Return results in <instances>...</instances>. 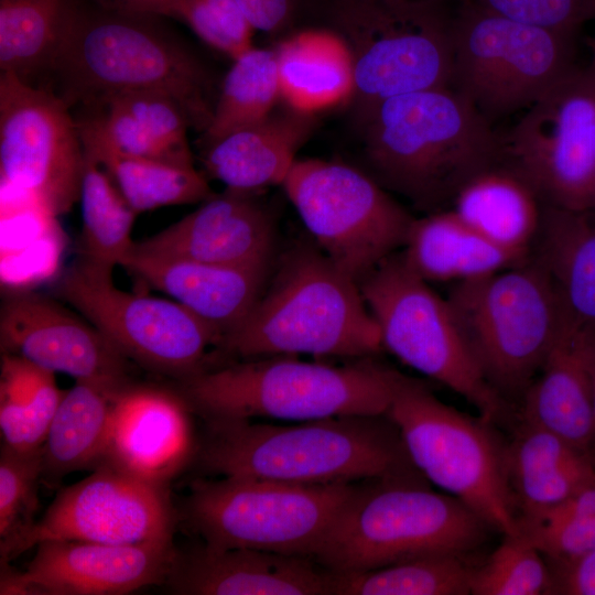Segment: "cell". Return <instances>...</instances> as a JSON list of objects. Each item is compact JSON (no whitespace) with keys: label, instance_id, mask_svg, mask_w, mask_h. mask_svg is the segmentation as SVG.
Returning a JSON list of instances; mask_svg holds the SVG:
<instances>
[{"label":"cell","instance_id":"1","mask_svg":"<svg viewBox=\"0 0 595 595\" xmlns=\"http://www.w3.org/2000/svg\"><path fill=\"white\" fill-rule=\"evenodd\" d=\"M203 422L193 463L204 475L296 484L424 478L387 414L294 424Z\"/></svg>","mask_w":595,"mask_h":595},{"label":"cell","instance_id":"2","mask_svg":"<svg viewBox=\"0 0 595 595\" xmlns=\"http://www.w3.org/2000/svg\"><path fill=\"white\" fill-rule=\"evenodd\" d=\"M361 125L378 178L431 213L501 160L491 123L451 86L391 97Z\"/></svg>","mask_w":595,"mask_h":595},{"label":"cell","instance_id":"3","mask_svg":"<svg viewBox=\"0 0 595 595\" xmlns=\"http://www.w3.org/2000/svg\"><path fill=\"white\" fill-rule=\"evenodd\" d=\"M156 17L75 6L50 74L71 107L89 98L130 90L171 96L191 128L203 133L218 96L199 57L153 21Z\"/></svg>","mask_w":595,"mask_h":595},{"label":"cell","instance_id":"4","mask_svg":"<svg viewBox=\"0 0 595 595\" xmlns=\"http://www.w3.org/2000/svg\"><path fill=\"white\" fill-rule=\"evenodd\" d=\"M402 375L371 357L331 365L275 355L207 367L172 387L203 421L302 422L386 414Z\"/></svg>","mask_w":595,"mask_h":595},{"label":"cell","instance_id":"5","mask_svg":"<svg viewBox=\"0 0 595 595\" xmlns=\"http://www.w3.org/2000/svg\"><path fill=\"white\" fill-rule=\"evenodd\" d=\"M217 348L242 359L299 354L360 359L377 355L382 343L359 284L305 242L283 256L269 288Z\"/></svg>","mask_w":595,"mask_h":595},{"label":"cell","instance_id":"6","mask_svg":"<svg viewBox=\"0 0 595 595\" xmlns=\"http://www.w3.org/2000/svg\"><path fill=\"white\" fill-rule=\"evenodd\" d=\"M424 478L367 479L314 560L334 572H363L433 555L466 556L493 529Z\"/></svg>","mask_w":595,"mask_h":595},{"label":"cell","instance_id":"7","mask_svg":"<svg viewBox=\"0 0 595 595\" xmlns=\"http://www.w3.org/2000/svg\"><path fill=\"white\" fill-rule=\"evenodd\" d=\"M456 1H316L314 12L351 56L360 123L391 97L452 85Z\"/></svg>","mask_w":595,"mask_h":595},{"label":"cell","instance_id":"8","mask_svg":"<svg viewBox=\"0 0 595 595\" xmlns=\"http://www.w3.org/2000/svg\"><path fill=\"white\" fill-rule=\"evenodd\" d=\"M361 482L296 484L250 477H197L181 516L204 543L314 560Z\"/></svg>","mask_w":595,"mask_h":595},{"label":"cell","instance_id":"9","mask_svg":"<svg viewBox=\"0 0 595 595\" xmlns=\"http://www.w3.org/2000/svg\"><path fill=\"white\" fill-rule=\"evenodd\" d=\"M446 300L485 379L501 397L523 394L570 320L530 259L455 283Z\"/></svg>","mask_w":595,"mask_h":595},{"label":"cell","instance_id":"10","mask_svg":"<svg viewBox=\"0 0 595 595\" xmlns=\"http://www.w3.org/2000/svg\"><path fill=\"white\" fill-rule=\"evenodd\" d=\"M416 469L504 536L520 534L506 468V444L493 423L441 401L425 383L402 375L386 413Z\"/></svg>","mask_w":595,"mask_h":595},{"label":"cell","instance_id":"11","mask_svg":"<svg viewBox=\"0 0 595 595\" xmlns=\"http://www.w3.org/2000/svg\"><path fill=\"white\" fill-rule=\"evenodd\" d=\"M574 39L457 0L451 87L491 123L531 106L576 67Z\"/></svg>","mask_w":595,"mask_h":595},{"label":"cell","instance_id":"12","mask_svg":"<svg viewBox=\"0 0 595 595\" xmlns=\"http://www.w3.org/2000/svg\"><path fill=\"white\" fill-rule=\"evenodd\" d=\"M359 289L379 326L382 348L458 393L488 422L502 416V397L485 379L447 300L402 255L386 258Z\"/></svg>","mask_w":595,"mask_h":595},{"label":"cell","instance_id":"13","mask_svg":"<svg viewBox=\"0 0 595 595\" xmlns=\"http://www.w3.org/2000/svg\"><path fill=\"white\" fill-rule=\"evenodd\" d=\"M113 268L78 256L58 279L56 295L149 371L178 380L207 368L208 348L220 334L174 300L120 290Z\"/></svg>","mask_w":595,"mask_h":595},{"label":"cell","instance_id":"14","mask_svg":"<svg viewBox=\"0 0 595 595\" xmlns=\"http://www.w3.org/2000/svg\"><path fill=\"white\" fill-rule=\"evenodd\" d=\"M283 190L317 247L358 284L404 245L414 218L365 173L296 160Z\"/></svg>","mask_w":595,"mask_h":595},{"label":"cell","instance_id":"15","mask_svg":"<svg viewBox=\"0 0 595 595\" xmlns=\"http://www.w3.org/2000/svg\"><path fill=\"white\" fill-rule=\"evenodd\" d=\"M501 161L541 202L589 210L595 180V75L574 67L537 101L505 138Z\"/></svg>","mask_w":595,"mask_h":595},{"label":"cell","instance_id":"16","mask_svg":"<svg viewBox=\"0 0 595 595\" xmlns=\"http://www.w3.org/2000/svg\"><path fill=\"white\" fill-rule=\"evenodd\" d=\"M85 150L69 106L54 90L0 73V170L46 215L80 198Z\"/></svg>","mask_w":595,"mask_h":595},{"label":"cell","instance_id":"17","mask_svg":"<svg viewBox=\"0 0 595 595\" xmlns=\"http://www.w3.org/2000/svg\"><path fill=\"white\" fill-rule=\"evenodd\" d=\"M178 512L169 487L107 464L61 489L44 515L19 541L12 560L45 540L110 544L173 541Z\"/></svg>","mask_w":595,"mask_h":595},{"label":"cell","instance_id":"18","mask_svg":"<svg viewBox=\"0 0 595 595\" xmlns=\"http://www.w3.org/2000/svg\"><path fill=\"white\" fill-rule=\"evenodd\" d=\"M25 571L1 563V595H122L163 584L173 541L110 544L45 540Z\"/></svg>","mask_w":595,"mask_h":595},{"label":"cell","instance_id":"19","mask_svg":"<svg viewBox=\"0 0 595 595\" xmlns=\"http://www.w3.org/2000/svg\"><path fill=\"white\" fill-rule=\"evenodd\" d=\"M0 346L2 353L75 381H131L130 361L94 325L42 294L20 292L3 299Z\"/></svg>","mask_w":595,"mask_h":595},{"label":"cell","instance_id":"20","mask_svg":"<svg viewBox=\"0 0 595 595\" xmlns=\"http://www.w3.org/2000/svg\"><path fill=\"white\" fill-rule=\"evenodd\" d=\"M193 415L173 387L131 380L115 394L107 441L98 465L107 464L142 480L169 487L193 462L197 443Z\"/></svg>","mask_w":595,"mask_h":595},{"label":"cell","instance_id":"21","mask_svg":"<svg viewBox=\"0 0 595 595\" xmlns=\"http://www.w3.org/2000/svg\"><path fill=\"white\" fill-rule=\"evenodd\" d=\"M275 229L255 192L226 188L149 238L131 252L224 266L272 262Z\"/></svg>","mask_w":595,"mask_h":595},{"label":"cell","instance_id":"22","mask_svg":"<svg viewBox=\"0 0 595 595\" xmlns=\"http://www.w3.org/2000/svg\"><path fill=\"white\" fill-rule=\"evenodd\" d=\"M163 584L178 595H329L327 570L311 558L204 542L175 548Z\"/></svg>","mask_w":595,"mask_h":595},{"label":"cell","instance_id":"23","mask_svg":"<svg viewBox=\"0 0 595 595\" xmlns=\"http://www.w3.org/2000/svg\"><path fill=\"white\" fill-rule=\"evenodd\" d=\"M83 145L194 166L188 118L171 96L148 90L116 91L71 107Z\"/></svg>","mask_w":595,"mask_h":595},{"label":"cell","instance_id":"24","mask_svg":"<svg viewBox=\"0 0 595 595\" xmlns=\"http://www.w3.org/2000/svg\"><path fill=\"white\" fill-rule=\"evenodd\" d=\"M121 266L213 326L220 337L250 312L271 269V263L224 266L137 252Z\"/></svg>","mask_w":595,"mask_h":595},{"label":"cell","instance_id":"25","mask_svg":"<svg viewBox=\"0 0 595 595\" xmlns=\"http://www.w3.org/2000/svg\"><path fill=\"white\" fill-rule=\"evenodd\" d=\"M521 397L520 420L559 435L589 457L594 408L587 327L569 320Z\"/></svg>","mask_w":595,"mask_h":595},{"label":"cell","instance_id":"26","mask_svg":"<svg viewBox=\"0 0 595 595\" xmlns=\"http://www.w3.org/2000/svg\"><path fill=\"white\" fill-rule=\"evenodd\" d=\"M314 115L286 106L202 148L206 174L226 188L257 192L284 182L313 129Z\"/></svg>","mask_w":595,"mask_h":595},{"label":"cell","instance_id":"27","mask_svg":"<svg viewBox=\"0 0 595 595\" xmlns=\"http://www.w3.org/2000/svg\"><path fill=\"white\" fill-rule=\"evenodd\" d=\"M506 468L519 523L539 519L595 479L586 454L523 420L506 444Z\"/></svg>","mask_w":595,"mask_h":595},{"label":"cell","instance_id":"28","mask_svg":"<svg viewBox=\"0 0 595 595\" xmlns=\"http://www.w3.org/2000/svg\"><path fill=\"white\" fill-rule=\"evenodd\" d=\"M529 259L551 281L567 316L595 328V219L543 204Z\"/></svg>","mask_w":595,"mask_h":595},{"label":"cell","instance_id":"29","mask_svg":"<svg viewBox=\"0 0 595 595\" xmlns=\"http://www.w3.org/2000/svg\"><path fill=\"white\" fill-rule=\"evenodd\" d=\"M452 210L496 246L529 259L543 203L513 169L499 162L466 182Z\"/></svg>","mask_w":595,"mask_h":595},{"label":"cell","instance_id":"30","mask_svg":"<svg viewBox=\"0 0 595 595\" xmlns=\"http://www.w3.org/2000/svg\"><path fill=\"white\" fill-rule=\"evenodd\" d=\"M403 247L404 262L426 282L474 280L528 260L490 242L452 209L414 219Z\"/></svg>","mask_w":595,"mask_h":595},{"label":"cell","instance_id":"31","mask_svg":"<svg viewBox=\"0 0 595 595\" xmlns=\"http://www.w3.org/2000/svg\"><path fill=\"white\" fill-rule=\"evenodd\" d=\"M125 385L77 380L64 392L40 450L46 486H56L73 472L96 468L106 445L115 394Z\"/></svg>","mask_w":595,"mask_h":595},{"label":"cell","instance_id":"32","mask_svg":"<svg viewBox=\"0 0 595 595\" xmlns=\"http://www.w3.org/2000/svg\"><path fill=\"white\" fill-rule=\"evenodd\" d=\"M281 99L314 115L351 99L354 72L349 51L331 30L299 32L277 47Z\"/></svg>","mask_w":595,"mask_h":595},{"label":"cell","instance_id":"33","mask_svg":"<svg viewBox=\"0 0 595 595\" xmlns=\"http://www.w3.org/2000/svg\"><path fill=\"white\" fill-rule=\"evenodd\" d=\"M72 0H0V71L34 84L50 74L74 11Z\"/></svg>","mask_w":595,"mask_h":595},{"label":"cell","instance_id":"34","mask_svg":"<svg viewBox=\"0 0 595 595\" xmlns=\"http://www.w3.org/2000/svg\"><path fill=\"white\" fill-rule=\"evenodd\" d=\"M65 391L55 374L2 353L0 429L2 444L20 453L40 451Z\"/></svg>","mask_w":595,"mask_h":595},{"label":"cell","instance_id":"35","mask_svg":"<svg viewBox=\"0 0 595 595\" xmlns=\"http://www.w3.org/2000/svg\"><path fill=\"white\" fill-rule=\"evenodd\" d=\"M138 213L171 205L202 203L214 193L204 174L152 159L121 154L100 145H84Z\"/></svg>","mask_w":595,"mask_h":595},{"label":"cell","instance_id":"36","mask_svg":"<svg viewBox=\"0 0 595 595\" xmlns=\"http://www.w3.org/2000/svg\"><path fill=\"white\" fill-rule=\"evenodd\" d=\"M281 99L275 48L252 46L232 60L218 91L213 118L201 136L206 147L267 118Z\"/></svg>","mask_w":595,"mask_h":595},{"label":"cell","instance_id":"37","mask_svg":"<svg viewBox=\"0 0 595 595\" xmlns=\"http://www.w3.org/2000/svg\"><path fill=\"white\" fill-rule=\"evenodd\" d=\"M465 556L433 555L363 572L327 570L329 595H468Z\"/></svg>","mask_w":595,"mask_h":595},{"label":"cell","instance_id":"38","mask_svg":"<svg viewBox=\"0 0 595 595\" xmlns=\"http://www.w3.org/2000/svg\"><path fill=\"white\" fill-rule=\"evenodd\" d=\"M80 188L83 227L79 255L111 267L130 255L134 220L139 215L105 169L86 154Z\"/></svg>","mask_w":595,"mask_h":595},{"label":"cell","instance_id":"39","mask_svg":"<svg viewBox=\"0 0 595 595\" xmlns=\"http://www.w3.org/2000/svg\"><path fill=\"white\" fill-rule=\"evenodd\" d=\"M552 591L548 561L522 533L504 536L486 561L470 569L472 595H542Z\"/></svg>","mask_w":595,"mask_h":595},{"label":"cell","instance_id":"40","mask_svg":"<svg viewBox=\"0 0 595 595\" xmlns=\"http://www.w3.org/2000/svg\"><path fill=\"white\" fill-rule=\"evenodd\" d=\"M42 482L40 451L20 453L1 444L0 563L12 561L19 541L37 520V490Z\"/></svg>","mask_w":595,"mask_h":595},{"label":"cell","instance_id":"41","mask_svg":"<svg viewBox=\"0 0 595 595\" xmlns=\"http://www.w3.org/2000/svg\"><path fill=\"white\" fill-rule=\"evenodd\" d=\"M180 20L231 60L253 46L255 29L236 0H182Z\"/></svg>","mask_w":595,"mask_h":595},{"label":"cell","instance_id":"42","mask_svg":"<svg viewBox=\"0 0 595 595\" xmlns=\"http://www.w3.org/2000/svg\"><path fill=\"white\" fill-rule=\"evenodd\" d=\"M505 18L576 34L580 26L595 18L594 0H467Z\"/></svg>","mask_w":595,"mask_h":595},{"label":"cell","instance_id":"43","mask_svg":"<svg viewBox=\"0 0 595 595\" xmlns=\"http://www.w3.org/2000/svg\"><path fill=\"white\" fill-rule=\"evenodd\" d=\"M550 566L577 560L595 550V516L552 527H521Z\"/></svg>","mask_w":595,"mask_h":595},{"label":"cell","instance_id":"44","mask_svg":"<svg viewBox=\"0 0 595 595\" xmlns=\"http://www.w3.org/2000/svg\"><path fill=\"white\" fill-rule=\"evenodd\" d=\"M317 0H236L255 29L279 34L292 28L305 12L315 9Z\"/></svg>","mask_w":595,"mask_h":595},{"label":"cell","instance_id":"45","mask_svg":"<svg viewBox=\"0 0 595 595\" xmlns=\"http://www.w3.org/2000/svg\"><path fill=\"white\" fill-rule=\"evenodd\" d=\"M550 569L553 576L552 594L595 595V550Z\"/></svg>","mask_w":595,"mask_h":595},{"label":"cell","instance_id":"46","mask_svg":"<svg viewBox=\"0 0 595 595\" xmlns=\"http://www.w3.org/2000/svg\"><path fill=\"white\" fill-rule=\"evenodd\" d=\"M595 516V479L578 488L563 502L537 520L520 522L521 527H552Z\"/></svg>","mask_w":595,"mask_h":595},{"label":"cell","instance_id":"47","mask_svg":"<svg viewBox=\"0 0 595 595\" xmlns=\"http://www.w3.org/2000/svg\"><path fill=\"white\" fill-rule=\"evenodd\" d=\"M98 7L122 13L170 17L180 20L182 0H95Z\"/></svg>","mask_w":595,"mask_h":595},{"label":"cell","instance_id":"48","mask_svg":"<svg viewBox=\"0 0 595 595\" xmlns=\"http://www.w3.org/2000/svg\"><path fill=\"white\" fill-rule=\"evenodd\" d=\"M589 332V376L592 386L593 408H594V436L589 450V458L595 465V328L587 327Z\"/></svg>","mask_w":595,"mask_h":595},{"label":"cell","instance_id":"49","mask_svg":"<svg viewBox=\"0 0 595 595\" xmlns=\"http://www.w3.org/2000/svg\"><path fill=\"white\" fill-rule=\"evenodd\" d=\"M592 61L588 69L595 75V40L591 41Z\"/></svg>","mask_w":595,"mask_h":595},{"label":"cell","instance_id":"50","mask_svg":"<svg viewBox=\"0 0 595 595\" xmlns=\"http://www.w3.org/2000/svg\"><path fill=\"white\" fill-rule=\"evenodd\" d=\"M589 210H595V180L592 188V198H591V208Z\"/></svg>","mask_w":595,"mask_h":595},{"label":"cell","instance_id":"51","mask_svg":"<svg viewBox=\"0 0 595 595\" xmlns=\"http://www.w3.org/2000/svg\"><path fill=\"white\" fill-rule=\"evenodd\" d=\"M594 3H595V0H594Z\"/></svg>","mask_w":595,"mask_h":595}]
</instances>
